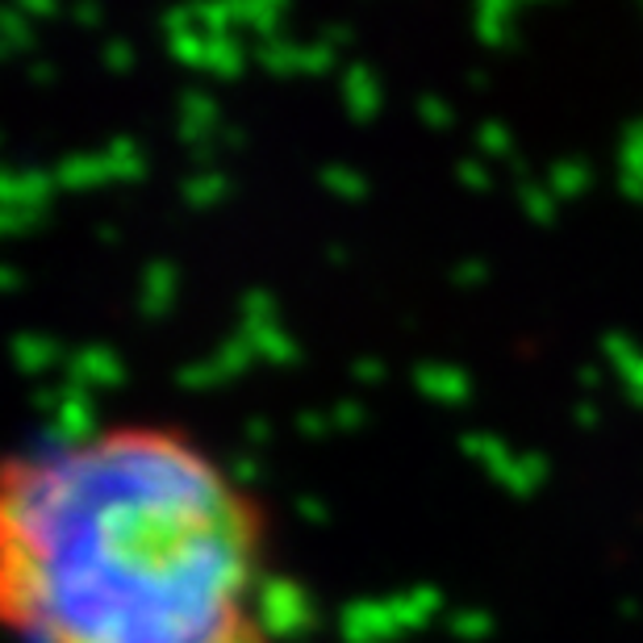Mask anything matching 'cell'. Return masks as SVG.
<instances>
[{
  "instance_id": "cell-1",
  "label": "cell",
  "mask_w": 643,
  "mask_h": 643,
  "mask_svg": "<svg viewBox=\"0 0 643 643\" xmlns=\"http://www.w3.org/2000/svg\"><path fill=\"white\" fill-rule=\"evenodd\" d=\"M460 448L469 455H476L481 464L489 469V476L505 485L514 498H526V493H535L543 485V476H547V460L543 455H510L505 452V443L498 435H485V431H476V435H464L460 439Z\"/></svg>"
},
{
  "instance_id": "cell-2",
  "label": "cell",
  "mask_w": 643,
  "mask_h": 643,
  "mask_svg": "<svg viewBox=\"0 0 643 643\" xmlns=\"http://www.w3.org/2000/svg\"><path fill=\"white\" fill-rule=\"evenodd\" d=\"M318 614H313L310 597L301 585L284 581V576H268L260 581V631L272 640H297L310 635Z\"/></svg>"
},
{
  "instance_id": "cell-3",
  "label": "cell",
  "mask_w": 643,
  "mask_h": 643,
  "mask_svg": "<svg viewBox=\"0 0 643 643\" xmlns=\"http://www.w3.org/2000/svg\"><path fill=\"white\" fill-rule=\"evenodd\" d=\"M339 635H343V643H389L401 635V626L389 602H364L360 597L339 614Z\"/></svg>"
},
{
  "instance_id": "cell-4",
  "label": "cell",
  "mask_w": 643,
  "mask_h": 643,
  "mask_svg": "<svg viewBox=\"0 0 643 643\" xmlns=\"http://www.w3.org/2000/svg\"><path fill=\"white\" fill-rule=\"evenodd\" d=\"M414 384L431 401H443V405H464V401L472 398V381L460 368H448V364H418Z\"/></svg>"
},
{
  "instance_id": "cell-5",
  "label": "cell",
  "mask_w": 643,
  "mask_h": 643,
  "mask_svg": "<svg viewBox=\"0 0 643 643\" xmlns=\"http://www.w3.org/2000/svg\"><path fill=\"white\" fill-rule=\"evenodd\" d=\"M125 376L122 360L109 348H80L76 355H68V381L76 384H118Z\"/></svg>"
},
{
  "instance_id": "cell-6",
  "label": "cell",
  "mask_w": 643,
  "mask_h": 643,
  "mask_svg": "<svg viewBox=\"0 0 643 643\" xmlns=\"http://www.w3.org/2000/svg\"><path fill=\"white\" fill-rule=\"evenodd\" d=\"M439 606H443V593H439L435 585H418V590L410 593L389 597V610H393V619H398L401 635H405V631H418L431 614H439Z\"/></svg>"
},
{
  "instance_id": "cell-7",
  "label": "cell",
  "mask_w": 643,
  "mask_h": 643,
  "mask_svg": "<svg viewBox=\"0 0 643 643\" xmlns=\"http://www.w3.org/2000/svg\"><path fill=\"white\" fill-rule=\"evenodd\" d=\"M343 97H348V113L355 122L376 118V109H381V88H376V76L368 71V63H351L348 68V76H343Z\"/></svg>"
},
{
  "instance_id": "cell-8",
  "label": "cell",
  "mask_w": 643,
  "mask_h": 643,
  "mask_svg": "<svg viewBox=\"0 0 643 643\" xmlns=\"http://www.w3.org/2000/svg\"><path fill=\"white\" fill-rule=\"evenodd\" d=\"M247 581H251V556H218L205 576L209 593H213L218 602H227V606L239 602V593L247 590Z\"/></svg>"
},
{
  "instance_id": "cell-9",
  "label": "cell",
  "mask_w": 643,
  "mask_h": 643,
  "mask_svg": "<svg viewBox=\"0 0 643 643\" xmlns=\"http://www.w3.org/2000/svg\"><path fill=\"white\" fill-rule=\"evenodd\" d=\"M51 175L42 172H21V175H0V201L4 209H42V201L51 197Z\"/></svg>"
},
{
  "instance_id": "cell-10",
  "label": "cell",
  "mask_w": 643,
  "mask_h": 643,
  "mask_svg": "<svg viewBox=\"0 0 643 643\" xmlns=\"http://www.w3.org/2000/svg\"><path fill=\"white\" fill-rule=\"evenodd\" d=\"M172 293H175V268L172 263H147L142 272V297H139V310L147 318H159V313L172 310Z\"/></svg>"
},
{
  "instance_id": "cell-11",
  "label": "cell",
  "mask_w": 643,
  "mask_h": 643,
  "mask_svg": "<svg viewBox=\"0 0 643 643\" xmlns=\"http://www.w3.org/2000/svg\"><path fill=\"white\" fill-rule=\"evenodd\" d=\"M239 334H243L247 343L255 348V355H263L268 364H293V360H297V343L284 331H280L277 322H263V326H251V322H243V326H239Z\"/></svg>"
},
{
  "instance_id": "cell-12",
  "label": "cell",
  "mask_w": 643,
  "mask_h": 643,
  "mask_svg": "<svg viewBox=\"0 0 643 643\" xmlns=\"http://www.w3.org/2000/svg\"><path fill=\"white\" fill-rule=\"evenodd\" d=\"M101 180H113L104 155H71L54 168V184H63V189H88V184H101Z\"/></svg>"
},
{
  "instance_id": "cell-13",
  "label": "cell",
  "mask_w": 643,
  "mask_h": 643,
  "mask_svg": "<svg viewBox=\"0 0 643 643\" xmlns=\"http://www.w3.org/2000/svg\"><path fill=\"white\" fill-rule=\"evenodd\" d=\"M510 13H514L510 0H489V4H481V9H476V38H481L485 47H510V42H514Z\"/></svg>"
},
{
  "instance_id": "cell-14",
  "label": "cell",
  "mask_w": 643,
  "mask_h": 643,
  "mask_svg": "<svg viewBox=\"0 0 643 643\" xmlns=\"http://www.w3.org/2000/svg\"><path fill=\"white\" fill-rule=\"evenodd\" d=\"M280 18H284V4L280 0H247V4H234V21H247L260 42H272L280 38Z\"/></svg>"
},
{
  "instance_id": "cell-15",
  "label": "cell",
  "mask_w": 643,
  "mask_h": 643,
  "mask_svg": "<svg viewBox=\"0 0 643 643\" xmlns=\"http://www.w3.org/2000/svg\"><path fill=\"white\" fill-rule=\"evenodd\" d=\"M104 159H109V175L113 180H142L147 175V159L130 139H113L104 147Z\"/></svg>"
},
{
  "instance_id": "cell-16",
  "label": "cell",
  "mask_w": 643,
  "mask_h": 643,
  "mask_svg": "<svg viewBox=\"0 0 643 643\" xmlns=\"http://www.w3.org/2000/svg\"><path fill=\"white\" fill-rule=\"evenodd\" d=\"M205 71L222 76V80H234L243 76V47L234 42V34H213L209 38V63Z\"/></svg>"
},
{
  "instance_id": "cell-17",
  "label": "cell",
  "mask_w": 643,
  "mask_h": 643,
  "mask_svg": "<svg viewBox=\"0 0 643 643\" xmlns=\"http://www.w3.org/2000/svg\"><path fill=\"white\" fill-rule=\"evenodd\" d=\"M222 197H227V175L222 172H209V168H201V172H192L189 180H184V201H189L192 209L218 205Z\"/></svg>"
},
{
  "instance_id": "cell-18",
  "label": "cell",
  "mask_w": 643,
  "mask_h": 643,
  "mask_svg": "<svg viewBox=\"0 0 643 643\" xmlns=\"http://www.w3.org/2000/svg\"><path fill=\"white\" fill-rule=\"evenodd\" d=\"M255 59H260L272 76H293V71H301L305 47H293V42H284V38H272V42H260Z\"/></svg>"
},
{
  "instance_id": "cell-19",
  "label": "cell",
  "mask_w": 643,
  "mask_h": 643,
  "mask_svg": "<svg viewBox=\"0 0 643 643\" xmlns=\"http://www.w3.org/2000/svg\"><path fill=\"white\" fill-rule=\"evenodd\" d=\"M13 360L21 372H47L54 364V343L42 334H18L13 339Z\"/></svg>"
},
{
  "instance_id": "cell-20",
  "label": "cell",
  "mask_w": 643,
  "mask_h": 643,
  "mask_svg": "<svg viewBox=\"0 0 643 643\" xmlns=\"http://www.w3.org/2000/svg\"><path fill=\"white\" fill-rule=\"evenodd\" d=\"M547 180H552V197H576L590 184V163L585 159H560Z\"/></svg>"
},
{
  "instance_id": "cell-21",
  "label": "cell",
  "mask_w": 643,
  "mask_h": 643,
  "mask_svg": "<svg viewBox=\"0 0 643 643\" xmlns=\"http://www.w3.org/2000/svg\"><path fill=\"white\" fill-rule=\"evenodd\" d=\"M54 422L63 426V435L71 439V448H76V443H84V439L97 431V418H92V410H88V401H63Z\"/></svg>"
},
{
  "instance_id": "cell-22",
  "label": "cell",
  "mask_w": 643,
  "mask_h": 643,
  "mask_svg": "<svg viewBox=\"0 0 643 643\" xmlns=\"http://www.w3.org/2000/svg\"><path fill=\"white\" fill-rule=\"evenodd\" d=\"M251 360H255V348L247 343L243 334H234V339H227V343L218 348V355H213V364L222 368V376H243Z\"/></svg>"
},
{
  "instance_id": "cell-23",
  "label": "cell",
  "mask_w": 643,
  "mask_h": 643,
  "mask_svg": "<svg viewBox=\"0 0 643 643\" xmlns=\"http://www.w3.org/2000/svg\"><path fill=\"white\" fill-rule=\"evenodd\" d=\"M168 51L175 54V63L184 68H205L209 63V34L205 30H192V34H180L168 42Z\"/></svg>"
},
{
  "instance_id": "cell-24",
  "label": "cell",
  "mask_w": 643,
  "mask_h": 643,
  "mask_svg": "<svg viewBox=\"0 0 643 643\" xmlns=\"http://www.w3.org/2000/svg\"><path fill=\"white\" fill-rule=\"evenodd\" d=\"M322 184H326L334 197H343V201H364V197H368V180H364V175H355L351 168H339V163H331V168L322 172Z\"/></svg>"
},
{
  "instance_id": "cell-25",
  "label": "cell",
  "mask_w": 643,
  "mask_h": 643,
  "mask_svg": "<svg viewBox=\"0 0 643 643\" xmlns=\"http://www.w3.org/2000/svg\"><path fill=\"white\" fill-rule=\"evenodd\" d=\"M519 197H522V209H526V213H531L540 227H547V222L556 218V201H552V192L540 189V184H522Z\"/></svg>"
},
{
  "instance_id": "cell-26",
  "label": "cell",
  "mask_w": 643,
  "mask_h": 643,
  "mask_svg": "<svg viewBox=\"0 0 643 643\" xmlns=\"http://www.w3.org/2000/svg\"><path fill=\"white\" fill-rule=\"evenodd\" d=\"M489 631H493V623H489L485 610H460V614L452 619V635H455V640L476 643V640H485Z\"/></svg>"
},
{
  "instance_id": "cell-27",
  "label": "cell",
  "mask_w": 643,
  "mask_h": 643,
  "mask_svg": "<svg viewBox=\"0 0 643 643\" xmlns=\"http://www.w3.org/2000/svg\"><path fill=\"white\" fill-rule=\"evenodd\" d=\"M30 26H26V13L21 9H9L4 18H0V42H4V51H21V47H30Z\"/></svg>"
},
{
  "instance_id": "cell-28",
  "label": "cell",
  "mask_w": 643,
  "mask_h": 643,
  "mask_svg": "<svg viewBox=\"0 0 643 643\" xmlns=\"http://www.w3.org/2000/svg\"><path fill=\"white\" fill-rule=\"evenodd\" d=\"M243 322H251V326L277 322V297L263 293V289H251V293L243 297Z\"/></svg>"
},
{
  "instance_id": "cell-29",
  "label": "cell",
  "mask_w": 643,
  "mask_h": 643,
  "mask_svg": "<svg viewBox=\"0 0 643 643\" xmlns=\"http://www.w3.org/2000/svg\"><path fill=\"white\" fill-rule=\"evenodd\" d=\"M197 21H201V30H205L209 38L230 34V26H234V4H201V9H197Z\"/></svg>"
},
{
  "instance_id": "cell-30",
  "label": "cell",
  "mask_w": 643,
  "mask_h": 643,
  "mask_svg": "<svg viewBox=\"0 0 643 643\" xmlns=\"http://www.w3.org/2000/svg\"><path fill=\"white\" fill-rule=\"evenodd\" d=\"M175 381L184 384V389H209V384L227 381V376H222V368L213 364V360H205V364H184L175 372Z\"/></svg>"
},
{
  "instance_id": "cell-31",
  "label": "cell",
  "mask_w": 643,
  "mask_h": 643,
  "mask_svg": "<svg viewBox=\"0 0 643 643\" xmlns=\"http://www.w3.org/2000/svg\"><path fill=\"white\" fill-rule=\"evenodd\" d=\"M619 163H623V172L643 175V122L626 130L623 151H619Z\"/></svg>"
},
{
  "instance_id": "cell-32",
  "label": "cell",
  "mask_w": 643,
  "mask_h": 643,
  "mask_svg": "<svg viewBox=\"0 0 643 643\" xmlns=\"http://www.w3.org/2000/svg\"><path fill=\"white\" fill-rule=\"evenodd\" d=\"M159 30L168 34V42L180 34H192V30H201V21H197V9H172V13H163L159 18Z\"/></svg>"
},
{
  "instance_id": "cell-33",
  "label": "cell",
  "mask_w": 643,
  "mask_h": 643,
  "mask_svg": "<svg viewBox=\"0 0 643 643\" xmlns=\"http://www.w3.org/2000/svg\"><path fill=\"white\" fill-rule=\"evenodd\" d=\"M476 142H481V151H489V155H510V147H514V139H510V130H505L502 122L481 125Z\"/></svg>"
},
{
  "instance_id": "cell-34",
  "label": "cell",
  "mask_w": 643,
  "mask_h": 643,
  "mask_svg": "<svg viewBox=\"0 0 643 643\" xmlns=\"http://www.w3.org/2000/svg\"><path fill=\"white\" fill-rule=\"evenodd\" d=\"M42 209H4L0 213V234H21V230H38Z\"/></svg>"
},
{
  "instance_id": "cell-35",
  "label": "cell",
  "mask_w": 643,
  "mask_h": 643,
  "mask_svg": "<svg viewBox=\"0 0 643 643\" xmlns=\"http://www.w3.org/2000/svg\"><path fill=\"white\" fill-rule=\"evenodd\" d=\"M619 376H623L626 384V398L635 401V405H643V351H635L631 360L619 364Z\"/></svg>"
},
{
  "instance_id": "cell-36",
  "label": "cell",
  "mask_w": 643,
  "mask_h": 643,
  "mask_svg": "<svg viewBox=\"0 0 643 643\" xmlns=\"http://www.w3.org/2000/svg\"><path fill=\"white\" fill-rule=\"evenodd\" d=\"M209 643H263V640H260V631H251V626H247L243 619L234 614L230 623H222L218 631H213V640H209Z\"/></svg>"
},
{
  "instance_id": "cell-37",
  "label": "cell",
  "mask_w": 643,
  "mask_h": 643,
  "mask_svg": "<svg viewBox=\"0 0 643 643\" xmlns=\"http://www.w3.org/2000/svg\"><path fill=\"white\" fill-rule=\"evenodd\" d=\"M301 71H305V76H326V71H334V51L326 47V42H313V47H305Z\"/></svg>"
},
{
  "instance_id": "cell-38",
  "label": "cell",
  "mask_w": 643,
  "mask_h": 643,
  "mask_svg": "<svg viewBox=\"0 0 643 643\" xmlns=\"http://www.w3.org/2000/svg\"><path fill=\"white\" fill-rule=\"evenodd\" d=\"M602 351H606L610 364L619 368L623 360H631V355H635L640 348H635V343H631V339H626L623 331H610V334H602Z\"/></svg>"
},
{
  "instance_id": "cell-39",
  "label": "cell",
  "mask_w": 643,
  "mask_h": 643,
  "mask_svg": "<svg viewBox=\"0 0 643 643\" xmlns=\"http://www.w3.org/2000/svg\"><path fill=\"white\" fill-rule=\"evenodd\" d=\"M418 113H422V122L439 125V130H443V125H452V109L439 101V97H422V101H418Z\"/></svg>"
},
{
  "instance_id": "cell-40",
  "label": "cell",
  "mask_w": 643,
  "mask_h": 643,
  "mask_svg": "<svg viewBox=\"0 0 643 643\" xmlns=\"http://www.w3.org/2000/svg\"><path fill=\"white\" fill-rule=\"evenodd\" d=\"M360 422H364V410H360V401H339V405H334V418H331L334 431H355Z\"/></svg>"
},
{
  "instance_id": "cell-41",
  "label": "cell",
  "mask_w": 643,
  "mask_h": 643,
  "mask_svg": "<svg viewBox=\"0 0 643 643\" xmlns=\"http://www.w3.org/2000/svg\"><path fill=\"white\" fill-rule=\"evenodd\" d=\"M104 68L130 71L134 68V47H125V42H109V47H104Z\"/></svg>"
},
{
  "instance_id": "cell-42",
  "label": "cell",
  "mask_w": 643,
  "mask_h": 643,
  "mask_svg": "<svg viewBox=\"0 0 643 643\" xmlns=\"http://www.w3.org/2000/svg\"><path fill=\"white\" fill-rule=\"evenodd\" d=\"M227 469H230V476H234L239 485H251V481H260V464H255L251 455H234Z\"/></svg>"
},
{
  "instance_id": "cell-43",
  "label": "cell",
  "mask_w": 643,
  "mask_h": 643,
  "mask_svg": "<svg viewBox=\"0 0 643 643\" xmlns=\"http://www.w3.org/2000/svg\"><path fill=\"white\" fill-rule=\"evenodd\" d=\"M460 180H464L469 189H489V172L476 159H464V163H460Z\"/></svg>"
},
{
  "instance_id": "cell-44",
  "label": "cell",
  "mask_w": 643,
  "mask_h": 643,
  "mask_svg": "<svg viewBox=\"0 0 643 643\" xmlns=\"http://www.w3.org/2000/svg\"><path fill=\"white\" fill-rule=\"evenodd\" d=\"M297 431H301L305 439H322L326 431H331V422H326L322 414H301L297 418Z\"/></svg>"
},
{
  "instance_id": "cell-45",
  "label": "cell",
  "mask_w": 643,
  "mask_h": 643,
  "mask_svg": "<svg viewBox=\"0 0 643 643\" xmlns=\"http://www.w3.org/2000/svg\"><path fill=\"white\" fill-rule=\"evenodd\" d=\"M351 376H355V381H364V384H376V381H384V364L381 360H355Z\"/></svg>"
},
{
  "instance_id": "cell-46",
  "label": "cell",
  "mask_w": 643,
  "mask_h": 643,
  "mask_svg": "<svg viewBox=\"0 0 643 643\" xmlns=\"http://www.w3.org/2000/svg\"><path fill=\"white\" fill-rule=\"evenodd\" d=\"M455 280H460V284H481V280H485V263L464 260L460 268H455Z\"/></svg>"
},
{
  "instance_id": "cell-47",
  "label": "cell",
  "mask_w": 643,
  "mask_h": 643,
  "mask_svg": "<svg viewBox=\"0 0 643 643\" xmlns=\"http://www.w3.org/2000/svg\"><path fill=\"white\" fill-rule=\"evenodd\" d=\"M619 189H623L626 201H635V205H643V175L623 172V175H619Z\"/></svg>"
},
{
  "instance_id": "cell-48",
  "label": "cell",
  "mask_w": 643,
  "mask_h": 643,
  "mask_svg": "<svg viewBox=\"0 0 643 643\" xmlns=\"http://www.w3.org/2000/svg\"><path fill=\"white\" fill-rule=\"evenodd\" d=\"M268 439H272V422H263V418H251V422H247V443L263 448Z\"/></svg>"
},
{
  "instance_id": "cell-49",
  "label": "cell",
  "mask_w": 643,
  "mask_h": 643,
  "mask_svg": "<svg viewBox=\"0 0 643 643\" xmlns=\"http://www.w3.org/2000/svg\"><path fill=\"white\" fill-rule=\"evenodd\" d=\"M297 514L310 519V522H322L326 519V505L318 502V498H297Z\"/></svg>"
},
{
  "instance_id": "cell-50",
  "label": "cell",
  "mask_w": 643,
  "mask_h": 643,
  "mask_svg": "<svg viewBox=\"0 0 643 643\" xmlns=\"http://www.w3.org/2000/svg\"><path fill=\"white\" fill-rule=\"evenodd\" d=\"M322 42H326L331 51H339V47H348L351 42V30L348 26H326V30H322Z\"/></svg>"
},
{
  "instance_id": "cell-51",
  "label": "cell",
  "mask_w": 643,
  "mask_h": 643,
  "mask_svg": "<svg viewBox=\"0 0 643 643\" xmlns=\"http://www.w3.org/2000/svg\"><path fill=\"white\" fill-rule=\"evenodd\" d=\"M576 426H597V405L593 401H576Z\"/></svg>"
},
{
  "instance_id": "cell-52",
  "label": "cell",
  "mask_w": 643,
  "mask_h": 643,
  "mask_svg": "<svg viewBox=\"0 0 643 643\" xmlns=\"http://www.w3.org/2000/svg\"><path fill=\"white\" fill-rule=\"evenodd\" d=\"M18 9L26 13V18H51L54 13L51 0H26V4H18Z\"/></svg>"
},
{
  "instance_id": "cell-53",
  "label": "cell",
  "mask_w": 643,
  "mask_h": 643,
  "mask_svg": "<svg viewBox=\"0 0 643 643\" xmlns=\"http://www.w3.org/2000/svg\"><path fill=\"white\" fill-rule=\"evenodd\" d=\"M30 401H34L38 410H59V405H63V401H59V389H38Z\"/></svg>"
},
{
  "instance_id": "cell-54",
  "label": "cell",
  "mask_w": 643,
  "mask_h": 643,
  "mask_svg": "<svg viewBox=\"0 0 643 643\" xmlns=\"http://www.w3.org/2000/svg\"><path fill=\"white\" fill-rule=\"evenodd\" d=\"M76 21H84V26H97V21H101V9H97V4H76Z\"/></svg>"
},
{
  "instance_id": "cell-55",
  "label": "cell",
  "mask_w": 643,
  "mask_h": 643,
  "mask_svg": "<svg viewBox=\"0 0 643 643\" xmlns=\"http://www.w3.org/2000/svg\"><path fill=\"white\" fill-rule=\"evenodd\" d=\"M576 381L585 384V389H593V384L602 381V372H597V368H593V364H585V368H581V372H576Z\"/></svg>"
},
{
  "instance_id": "cell-56",
  "label": "cell",
  "mask_w": 643,
  "mask_h": 643,
  "mask_svg": "<svg viewBox=\"0 0 643 643\" xmlns=\"http://www.w3.org/2000/svg\"><path fill=\"white\" fill-rule=\"evenodd\" d=\"M0 289H18V268H0Z\"/></svg>"
},
{
  "instance_id": "cell-57",
  "label": "cell",
  "mask_w": 643,
  "mask_h": 643,
  "mask_svg": "<svg viewBox=\"0 0 643 643\" xmlns=\"http://www.w3.org/2000/svg\"><path fill=\"white\" fill-rule=\"evenodd\" d=\"M222 142H227V147H243V130H239V125H230V130H222Z\"/></svg>"
},
{
  "instance_id": "cell-58",
  "label": "cell",
  "mask_w": 643,
  "mask_h": 643,
  "mask_svg": "<svg viewBox=\"0 0 643 643\" xmlns=\"http://www.w3.org/2000/svg\"><path fill=\"white\" fill-rule=\"evenodd\" d=\"M97 239H101V243H118V227H113V222L97 227Z\"/></svg>"
},
{
  "instance_id": "cell-59",
  "label": "cell",
  "mask_w": 643,
  "mask_h": 643,
  "mask_svg": "<svg viewBox=\"0 0 643 643\" xmlns=\"http://www.w3.org/2000/svg\"><path fill=\"white\" fill-rule=\"evenodd\" d=\"M30 76H34L38 84H47V80H51L54 71H51V63H34V68H30Z\"/></svg>"
},
{
  "instance_id": "cell-60",
  "label": "cell",
  "mask_w": 643,
  "mask_h": 643,
  "mask_svg": "<svg viewBox=\"0 0 643 643\" xmlns=\"http://www.w3.org/2000/svg\"><path fill=\"white\" fill-rule=\"evenodd\" d=\"M626 614V619H631V614H640V602H635V597H623V606H619Z\"/></svg>"
},
{
  "instance_id": "cell-61",
  "label": "cell",
  "mask_w": 643,
  "mask_h": 643,
  "mask_svg": "<svg viewBox=\"0 0 643 643\" xmlns=\"http://www.w3.org/2000/svg\"><path fill=\"white\" fill-rule=\"evenodd\" d=\"M326 260H331V263H343V260H348V251H343V247H331V251H326Z\"/></svg>"
}]
</instances>
